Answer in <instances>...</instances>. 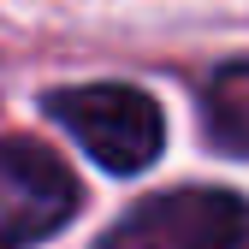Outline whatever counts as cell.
<instances>
[{
    "instance_id": "obj_2",
    "label": "cell",
    "mask_w": 249,
    "mask_h": 249,
    "mask_svg": "<svg viewBox=\"0 0 249 249\" xmlns=\"http://www.w3.org/2000/svg\"><path fill=\"white\" fill-rule=\"evenodd\" d=\"M95 249H249V202L208 184L160 190L113 220Z\"/></svg>"
},
{
    "instance_id": "obj_3",
    "label": "cell",
    "mask_w": 249,
    "mask_h": 249,
    "mask_svg": "<svg viewBox=\"0 0 249 249\" xmlns=\"http://www.w3.org/2000/svg\"><path fill=\"white\" fill-rule=\"evenodd\" d=\"M83 208L71 166L53 148L6 137L0 142V249H36L66 231Z\"/></svg>"
},
{
    "instance_id": "obj_1",
    "label": "cell",
    "mask_w": 249,
    "mask_h": 249,
    "mask_svg": "<svg viewBox=\"0 0 249 249\" xmlns=\"http://www.w3.org/2000/svg\"><path fill=\"white\" fill-rule=\"evenodd\" d=\"M48 119H59L66 131L89 148V160L131 178L148 172L166 148V113L148 89L131 83H83V89H53Z\"/></svg>"
},
{
    "instance_id": "obj_4",
    "label": "cell",
    "mask_w": 249,
    "mask_h": 249,
    "mask_svg": "<svg viewBox=\"0 0 249 249\" xmlns=\"http://www.w3.org/2000/svg\"><path fill=\"white\" fill-rule=\"evenodd\" d=\"M202 124H208V137L220 142L226 154H243V160H249V66H231V71L213 77Z\"/></svg>"
}]
</instances>
